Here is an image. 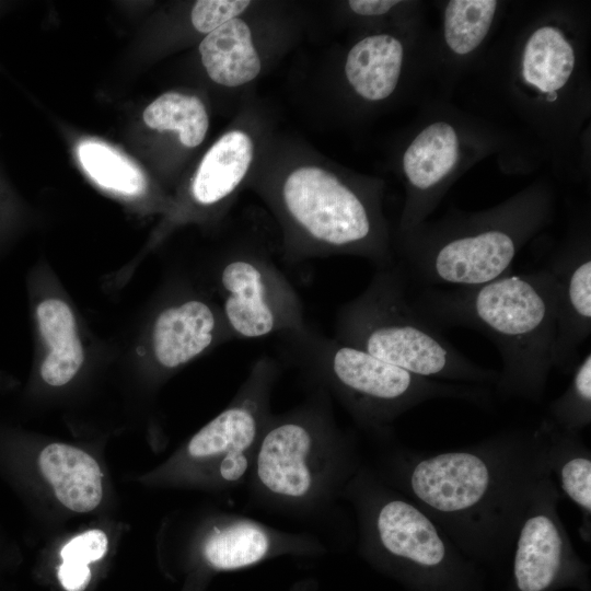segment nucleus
<instances>
[{"label": "nucleus", "instance_id": "obj_12", "mask_svg": "<svg viewBox=\"0 0 591 591\" xmlns=\"http://www.w3.org/2000/svg\"><path fill=\"white\" fill-rule=\"evenodd\" d=\"M233 339L220 308L197 298L164 308L152 327V350L158 364L174 370L213 346Z\"/></svg>", "mask_w": 591, "mask_h": 591}, {"label": "nucleus", "instance_id": "obj_2", "mask_svg": "<svg viewBox=\"0 0 591 591\" xmlns=\"http://www.w3.org/2000/svg\"><path fill=\"white\" fill-rule=\"evenodd\" d=\"M409 300L434 328H471L495 344L502 360L495 383L498 393L542 399L556 335V287L544 267L473 287H426Z\"/></svg>", "mask_w": 591, "mask_h": 591}, {"label": "nucleus", "instance_id": "obj_29", "mask_svg": "<svg viewBox=\"0 0 591 591\" xmlns=\"http://www.w3.org/2000/svg\"><path fill=\"white\" fill-rule=\"evenodd\" d=\"M556 99H557V93L556 92L547 93V100L548 101H555Z\"/></svg>", "mask_w": 591, "mask_h": 591}, {"label": "nucleus", "instance_id": "obj_18", "mask_svg": "<svg viewBox=\"0 0 591 591\" xmlns=\"http://www.w3.org/2000/svg\"><path fill=\"white\" fill-rule=\"evenodd\" d=\"M37 318L40 334L50 347L42 363L40 375L51 386L65 385L84 359L73 313L63 301L48 299L38 304Z\"/></svg>", "mask_w": 591, "mask_h": 591}, {"label": "nucleus", "instance_id": "obj_24", "mask_svg": "<svg viewBox=\"0 0 591 591\" xmlns=\"http://www.w3.org/2000/svg\"><path fill=\"white\" fill-rule=\"evenodd\" d=\"M556 429L579 434L591 422V352L576 364L566 391L549 403L544 418Z\"/></svg>", "mask_w": 591, "mask_h": 591}, {"label": "nucleus", "instance_id": "obj_26", "mask_svg": "<svg viewBox=\"0 0 591 591\" xmlns=\"http://www.w3.org/2000/svg\"><path fill=\"white\" fill-rule=\"evenodd\" d=\"M108 548L106 534L99 529L85 531L71 538L60 551L62 560L90 565L104 557Z\"/></svg>", "mask_w": 591, "mask_h": 591}, {"label": "nucleus", "instance_id": "obj_28", "mask_svg": "<svg viewBox=\"0 0 591 591\" xmlns=\"http://www.w3.org/2000/svg\"><path fill=\"white\" fill-rule=\"evenodd\" d=\"M399 1L394 0H351L349 8L359 15L374 16L389 12Z\"/></svg>", "mask_w": 591, "mask_h": 591}, {"label": "nucleus", "instance_id": "obj_3", "mask_svg": "<svg viewBox=\"0 0 591 591\" xmlns=\"http://www.w3.org/2000/svg\"><path fill=\"white\" fill-rule=\"evenodd\" d=\"M359 467L351 437L336 424L331 395L316 387L303 403L271 414L247 484L260 505L296 515L328 509Z\"/></svg>", "mask_w": 591, "mask_h": 591}, {"label": "nucleus", "instance_id": "obj_25", "mask_svg": "<svg viewBox=\"0 0 591 591\" xmlns=\"http://www.w3.org/2000/svg\"><path fill=\"white\" fill-rule=\"evenodd\" d=\"M251 4L247 0H200L195 3L190 19L194 27L209 34L222 24L239 18Z\"/></svg>", "mask_w": 591, "mask_h": 591}, {"label": "nucleus", "instance_id": "obj_7", "mask_svg": "<svg viewBox=\"0 0 591 591\" xmlns=\"http://www.w3.org/2000/svg\"><path fill=\"white\" fill-rule=\"evenodd\" d=\"M280 363L259 356L230 404L198 430L165 470L170 482L234 489L247 483L270 410Z\"/></svg>", "mask_w": 591, "mask_h": 591}, {"label": "nucleus", "instance_id": "obj_21", "mask_svg": "<svg viewBox=\"0 0 591 591\" xmlns=\"http://www.w3.org/2000/svg\"><path fill=\"white\" fill-rule=\"evenodd\" d=\"M148 127L173 130L187 148L199 146L207 134L209 118L202 102L193 95L166 92L155 99L143 112Z\"/></svg>", "mask_w": 591, "mask_h": 591}, {"label": "nucleus", "instance_id": "obj_9", "mask_svg": "<svg viewBox=\"0 0 591 591\" xmlns=\"http://www.w3.org/2000/svg\"><path fill=\"white\" fill-rule=\"evenodd\" d=\"M551 473L533 486L514 537L513 575L519 591H545L577 561L557 506Z\"/></svg>", "mask_w": 591, "mask_h": 591}, {"label": "nucleus", "instance_id": "obj_11", "mask_svg": "<svg viewBox=\"0 0 591 591\" xmlns=\"http://www.w3.org/2000/svg\"><path fill=\"white\" fill-rule=\"evenodd\" d=\"M556 287L553 368L572 372L591 332V257L589 248L566 250L547 267Z\"/></svg>", "mask_w": 591, "mask_h": 591}, {"label": "nucleus", "instance_id": "obj_6", "mask_svg": "<svg viewBox=\"0 0 591 591\" xmlns=\"http://www.w3.org/2000/svg\"><path fill=\"white\" fill-rule=\"evenodd\" d=\"M268 198L285 230L288 260L352 254L375 269L394 263L370 202L334 173L299 166Z\"/></svg>", "mask_w": 591, "mask_h": 591}, {"label": "nucleus", "instance_id": "obj_15", "mask_svg": "<svg viewBox=\"0 0 591 591\" xmlns=\"http://www.w3.org/2000/svg\"><path fill=\"white\" fill-rule=\"evenodd\" d=\"M545 459L551 475L554 474L563 494L581 512L580 535L586 543L591 540V454L579 434L560 431L542 420Z\"/></svg>", "mask_w": 591, "mask_h": 591}, {"label": "nucleus", "instance_id": "obj_4", "mask_svg": "<svg viewBox=\"0 0 591 591\" xmlns=\"http://www.w3.org/2000/svg\"><path fill=\"white\" fill-rule=\"evenodd\" d=\"M278 338L283 355L369 431L384 433L399 416L431 399L452 398L477 405L489 402L484 387L414 374L310 325Z\"/></svg>", "mask_w": 591, "mask_h": 591}, {"label": "nucleus", "instance_id": "obj_13", "mask_svg": "<svg viewBox=\"0 0 591 591\" xmlns=\"http://www.w3.org/2000/svg\"><path fill=\"white\" fill-rule=\"evenodd\" d=\"M38 467L56 498L67 509L85 513L102 501V472L85 451L65 443H50L38 455Z\"/></svg>", "mask_w": 591, "mask_h": 591}, {"label": "nucleus", "instance_id": "obj_27", "mask_svg": "<svg viewBox=\"0 0 591 591\" xmlns=\"http://www.w3.org/2000/svg\"><path fill=\"white\" fill-rule=\"evenodd\" d=\"M57 575L66 591H84L92 576L89 565L72 560H62Z\"/></svg>", "mask_w": 591, "mask_h": 591}, {"label": "nucleus", "instance_id": "obj_10", "mask_svg": "<svg viewBox=\"0 0 591 591\" xmlns=\"http://www.w3.org/2000/svg\"><path fill=\"white\" fill-rule=\"evenodd\" d=\"M194 543L200 558L216 570L244 568L276 554L323 548L312 535L280 531L239 514L213 518Z\"/></svg>", "mask_w": 591, "mask_h": 591}, {"label": "nucleus", "instance_id": "obj_16", "mask_svg": "<svg viewBox=\"0 0 591 591\" xmlns=\"http://www.w3.org/2000/svg\"><path fill=\"white\" fill-rule=\"evenodd\" d=\"M199 53L210 79L223 86L243 85L260 72L262 62L251 28L240 16L207 34Z\"/></svg>", "mask_w": 591, "mask_h": 591}, {"label": "nucleus", "instance_id": "obj_23", "mask_svg": "<svg viewBox=\"0 0 591 591\" xmlns=\"http://www.w3.org/2000/svg\"><path fill=\"white\" fill-rule=\"evenodd\" d=\"M498 2L495 0H452L444 13V38L457 55L477 48L486 37Z\"/></svg>", "mask_w": 591, "mask_h": 591}, {"label": "nucleus", "instance_id": "obj_14", "mask_svg": "<svg viewBox=\"0 0 591 591\" xmlns=\"http://www.w3.org/2000/svg\"><path fill=\"white\" fill-rule=\"evenodd\" d=\"M254 144L241 129L223 134L206 152L192 183L193 199L200 206H216L230 198L252 164Z\"/></svg>", "mask_w": 591, "mask_h": 591}, {"label": "nucleus", "instance_id": "obj_17", "mask_svg": "<svg viewBox=\"0 0 591 591\" xmlns=\"http://www.w3.org/2000/svg\"><path fill=\"white\" fill-rule=\"evenodd\" d=\"M403 62L401 42L387 34L364 37L348 53L345 74L352 89L369 101H381L395 90Z\"/></svg>", "mask_w": 591, "mask_h": 591}, {"label": "nucleus", "instance_id": "obj_1", "mask_svg": "<svg viewBox=\"0 0 591 591\" xmlns=\"http://www.w3.org/2000/svg\"><path fill=\"white\" fill-rule=\"evenodd\" d=\"M378 475L424 510L463 552L514 542L535 483L549 473L538 429H514L443 452L401 450Z\"/></svg>", "mask_w": 591, "mask_h": 591}, {"label": "nucleus", "instance_id": "obj_22", "mask_svg": "<svg viewBox=\"0 0 591 591\" xmlns=\"http://www.w3.org/2000/svg\"><path fill=\"white\" fill-rule=\"evenodd\" d=\"M86 174L101 187L126 196L146 190L142 172L112 147L97 141H83L77 149Z\"/></svg>", "mask_w": 591, "mask_h": 591}, {"label": "nucleus", "instance_id": "obj_8", "mask_svg": "<svg viewBox=\"0 0 591 591\" xmlns=\"http://www.w3.org/2000/svg\"><path fill=\"white\" fill-rule=\"evenodd\" d=\"M221 313L233 339H259L304 328L302 301L266 254L237 248L218 268Z\"/></svg>", "mask_w": 591, "mask_h": 591}, {"label": "nucleus", "instance_id": "obj_5", "mask_svg": "<svg viewBox=\"0 0 591 591\" xmlns=\"http://www.w3.org/2000/svg\"><path fill=\"white\" fill-rule=\"evenodd\" d=\"M408 286L398 264L375 269L367 288L339 308L334 337L425 378L496 383L498 372L471 361L416 313Z\"/></svg>", "mask_w": 591, "mask_h": 591}, {"label": "nucleus", "instance_id": "obj_20", "mask_svg": "<svg viewBox=\"0 0 591 591\" xmlns=\"http://www.w3.org/2000/svg\"><path fill=\"white\" fill-rule=\"evenodd\" d=\"M575 61L573 49L563 33L556 27L543 26L526 42L522 74L528 83L547 94L567 83Z\"/></svg>", "mask_w": 591, "mask_h": 591}, {"label": "nucleus", "instance_id": "obj_19", "mask_svg": "<svg viewBox=\"0 0 591 591\" xmlns=\"http://www.w3.org/2000/svg\"><path fill=\"white\" fill-rule=\"evenodd\" d=\"M459 140L454 128L444 121L427 126L409 144L403 157V169L412 186L427 190L454 167Z\"/></svg>", "mask_w": 591, "mask_h": 591}]
</instances>
